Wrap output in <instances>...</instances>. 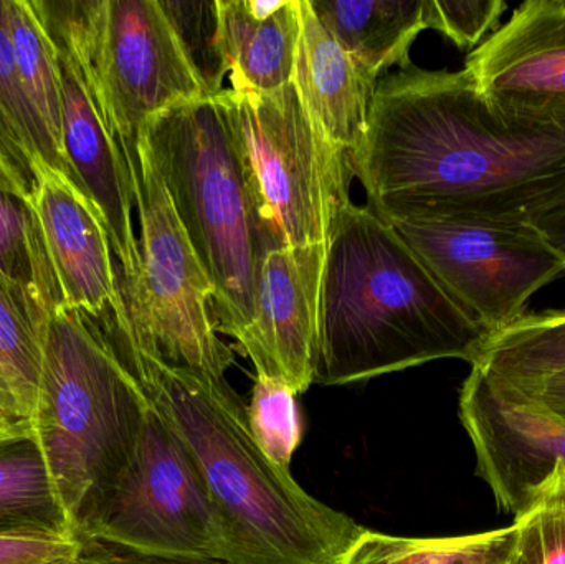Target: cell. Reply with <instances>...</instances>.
Wrapping results in <instances>:
<instances>
[{"label":"cell","instance_id":"obj_1","mask_svg":"<svg viewBox=\"0 0 565 564\" xmlns=\"http://www.w3.org/2000/svg\"><path fill=\"white\" fill-rule=\"evenodd\" d=\"M384 222L470 219L540 227L565 211V129L510 125L467 70L414 63L377 82L349 158Z\"/></svg>","mask_w":565,"mask_h":564},{"label":"cell","instance_id":"obj_2","mask_svg":"<svg viewBox=\"0 0 565 564\" xmlns=\"http://www.w3.org/2000/svg\"><path fill=\"white\" fill-rule=\"evenodd\" d=\"M109 334V333H108ZM149 406L198 462L227 532L234 564H338L359 526L301 489L258 447L247 406L227 380L171 366L109 334Z\"/></svg>","mask_w":565,"mask_h":564},{"label":"cell","instance_id":"obj_3","mask_svg":"<svg viewBox=\"0 0 565 564\" xmlns=\"http://www.w3.org/2000/svg\"><path fill=\"white\" fill-rule=\"evenodd\" d=\"M490 334L392 225L351 201L326 244L315 383L344 386L438 360L473 366Z\"/></svg>","mask_w":565,"mask_h":564},{"label":"cell","instance_id":"obj_4","mask_svg":"<svg viewBox=\"0 0 565 564\" xmlns=\"http://www.w3.org/2000/svg\"><path fill=\"white\" fill-rule=\"evenodd\" d=\"M32 305L43 341L33 433L79 536L128 466L149 404L98 321L52 290Z\"/></svg>","mask_w":565,"mask_h":564},{"label":"cell","instance_id":"obj_5","mask_svg":"<svg viewBox=\"0 0 565 564\" xmlns=\"http://www.w3.org/2000/svg\"><path fill=\"white\" fill-rule=\"evenodd\" d=\"M175 215L212 284L218 334L238 347L257 317L265 228L241 145L215 96L172 106L142 129Z\"/></svg>","mask_w":565,"mask_h":564},{"label":"cell","instance_id":"obj_6","mask_svg":"<svg viewBox=\"0 0 565 564\" xmlns=\"http://www.w3.org/2000/svg\"><path fill=\"white\" fill-rule=\"evenodd\" d=\"M56 45L65 50L105 109L138 168L142 129L172 106L209 96L159 0L40 2Z\"/></svg>","mask_w":565,"mask_h":564},{"label":"cell","instance_id":"obj_7","mask_svg":"<svg viewBox=\"0 0 565 564\" xmlns=\"http://www.w3.org/2000/svg\"><path fill=\"white\" fill-rule=\"evenodd\" d=\"M215 98L241 145L275 247L328 244L354 175L348 156L319 131L292 82L274 93L224 88Z\"/></svg>","mask_w":565,"mask_h":564},{"label":"cell","instance_id":"obj_8","mask_svg":"<svg viewBox=\"0 0 565 564\" xmlns=\"http://www.w3.org/2000/svg\"><path fill=\"white\" fill-rule=\"evenodd\" d=\"M132 185L141 227V277L135 287H121L128 318L108 321L105 328L171 366L225 380L234 353L215 327L211 280L175 215L142 132Z\"/></svg>","mask_w":565,"mask_h":564},{"label":"cell","instance_id":"obj_9","mask_svg":"<svg viewBox=\"0 0 565 564\" xmlns=\"http://www.w3.org/2000/svg\"><path fill=\"white\" fill-rule=\"evenodd\" d=\"M78 539L146 555L232 563L227 532L198 462L151 406L128 466Z\"/></svg>","mask_w":565,"mask_h":564},{"label":"cell","instance_id":"obj_10","mask_svg":"<svg viewBox=\"0 0 565 564\" xmlns=\"http://www.w3.org/2000/svg\"><path fill=\"white\" fill-rule=\"evenodd\" d=\"M387 224L490 337L520 321L533 295L565 272L563 258L533 225L447 217Z\"/></svg>","mask_w":565,"mask_h":564},{"label":"cell","instance_id":"obj_11","mask_svg":"<svg viewBox=\"0 0 565 564\" xmlns=\"http://www.w3.org/2000/svg\"><path fill=\"white\" fill-rule=\"evenodd\" d=\"M460 419L477 454V473L501 512L526 515L537 490L565 466V421L471 366Z\"/></svg>","mask_w":565,"mask_h":564},{"label":"cell","instance_id":"obj_12","mask_svg":"<svg viewBox=\"0 0 565 564\" xmlns=\"http://www.w3.org/2000/svg\"><path fill=\"white\" fill-rule=\"evenodd\" d=\"M29 171L25 201L56 301L98 323L126 313L111 241L98 207L70 172L43 156L30 159Z\"/></svg>","mask_w":565,"mask_h":564},{"label":"cell","instance_id":"obj_13","mask_svg":"<svg viewBox=\"0 0 565 564\" xmlns=\"http://www.w3.org/2000/svg\"><path fill=\"white\" fill-rule=\"evenodd\" d=\"M465 70L510 125L565 129V0L521 3Z\"/></svg>","mask_w":565,"mask_h":564},{"label":"cell","instance_id":"obj_14","mask_svg":"<svg viewBox=\"0 0 565 564\" xmlns=\"http://www.w3.org/2000/svg\"><path fill=\"white\" fill-rule=\"evenodd\" d=\"M324 257L326 245L277 247L264 255L257 317L241 347L257 376L281 380L295 394L315 383Z\"/></svg>","mask_w":565,"mask_h":564},{"label":"cell","instance_id":"obj_15","mask_svg":"<svg viewBox=\"0 0 565 564\" xmlns=\"http://www.w3.org/2000/svg\"><path fill=\"white\" fill-rule=\"evenodd\" d=\"M292 85L319 131L351 158L364 141L375 86L322 25L309 0H299Z\"/></svg>","mask_w":565,"mask_h":564},{"label":"cell","instance_id":"obj_16","mask_svg":"<svg viewBox=\"0 0 565 564\" xmlns=\"http://www.w3.org/2000/svg\"><path fill=\"white\" fill-rule=\"evenodd\" d=\"M231 88L274 93L292 82L299 0H217Z\"/></svg>","mask_w":565,"mask_h":564},{"label":"cell","instance_id":"obj_17","mask_svg":"<svg viewBox=\"0 0 565 564\" xmlns=\"http://www.w3.org/2000/svg\"><path fill=\"white\" fill-rule=\"evenodd\" d=\"M371 85L392 66L411 65L415 40L428 29V0H309Z\"/></svg>","mask_w":565,"mask_h":564},{"label":"cell","instance_id":"obj_18","mask_svg":"<svg viewBox=\"0 0 565 564\" xmlns=\"http://www.w3.org/2000/svg\"><path fill=\"white\" fill-rule=\"evenodd\" d=\"M0 535L78 539L35 433L0 440Z\"/></svg>","mask_w":565,"mask_h":564},{"label":"cell","instance_id":"obj_19","mask_svg":"<svg viewBox=\"0 0 565 564\" xmlns=\"http://www.w3.org/2000/svg\"><path fill=\"white\" fill-rule=\"evenodd\" d=\"M521 522L475 535L395 536L361 529L338 564H514L521 546Z\"/></svg>","mask_w":565,"mask_h":564},{"label":"cell","instance_id":"obj_20","mask_svg":"<svg viewBox=\"0 0 565 564\" xmlns=\"http://www.w3.org/2000/svg\"><path fill=\"white\" fill-rule=\"evenodd\" d=\"M3 9L23 92L60 162L72 174L63 148L62 82L55 39L40 2L3 0Z\"/></svg>","mask_w":565,"mask_h":564},{"label":"cell","instance_id":"obj_21","mask_svg":"<svg viewBox=\"0 0 565 564\" xmlns=\"http://www.w3.org/2000/svg\"><path fill=\"white\" fill-rule=\"evenodd\" d=\"M43 341L29 298L0 275V407L17 423H32L42 386Z\"/></svg>","mask_w":565,"mask_h":564},{"label":"cell","instance_id":"obj_22","mask_svg":"<svg viewBox=\"0 0 565 564\" xmlns=\"http://www.w3.org/2000/svg\"><path fill=\"white\" fill-rule=\"evenodd\" d=\"M565 364V310L526 313L488 341L473 366L491 376L540 373Z\"/></svg>","mask_w":565,"mask_h":564},{"label":"cell","instance_id":"obj_23","mask_svg":"<svg viewBox=\"0 0 565 564\" xmlns=\"http://www.w3.org/2000/svg\"><path fill=\"white\" fill-rule=\"evenodd\" d=\"M209 96L224 89L228 66L221 46L217 0H159Z\"/></svg>","mask_w":565,"mask_h":564},{"label":"cell","instance_id":"obj_24","mask_svg":"<svg viewBox=\"0 0 565 564\" xmlns=\"http://www.w3.org/2000/svg\"><path fill=\"white\" fill-rule=\"evenodd\" d=\"M0 123L26 166L30 159L43 156L46 161L65 171L45 128L23 92L3 0H0Z\"/></svg>","mask_w":565,"mask_h":564},{"label":"cell","instance_id":"obj_25","mask_svg":"<svg viewBox=\"0 0 565 564\" xmlns=\"http://www.w3.org/2000/svg\"><path fill=\"white\" fill-rule=\"evenodd\" d=\"M247 414L258 447L271 462L289 470L301 443L296 394L281 380L257 376Z\"/></svg>","mask_w":565,"mask_h":564},{"label":"cell","instance_id":"obj_26","mask_svg":"<svg viewBox=\"0 0 565 564\" xmlns=\"http://www.w3.org/2000/svg\"><path fill=\"white\" fill-rule=\"evenodd\" d=\"M39 238L25 199L0 185V275L32 304Z\"/></svg>","mask_w":565,"mask_h":564},{"label":"cell","instance_id":"obj_27","mask_svg":"<svg viewBox=\"0 0 565 564\" xmlns=\"http://www.w3.org/2000/svg\"><path fill=\"white\" fill-rule=\"evenodd\" d=\"M507 10L503 0H428V29L473 52L500 29Z\"/></svg>","mask_w":565,"mask_h":564},{"label":"cell","instance_id":"obj_28","mask_svg":"<svg viewBox=\"0 0 565 564\" xmlns=\"http://www.w3.org/2000/svg\"><path fill=\"white\" fill-rule=\"evenodd\" d=\"M536 522L541 564H565V466L537 490L530 510Z\"/></svg>","mask_w":565,"mask_h":564},{"label":"cell","instance_id":"obj_29","mask_svg":"<svg viewBox=\"0 0 565 564\" xmlns=\"http://www.w3.org/2000/svg\"><path fill=\"white\" fill-rule=\"evenodd\" d=\"M79 553V539L0 535V564H78Z\"/></svg>","mask_w":565,"mask_h":564},{"label":"cell","instance_id":"obj_30","mask_svg":"<svg viewBox=\"0 0 565 564\" xmlns=\"http://www.w3.org/2000/svg\"><path fill=\"white\" fill-rule=\"evenodd\" d=\"M491 377L565 421V364L540 373Z\"/></svg>","mask_w":565,"mask_h":564},{"label":"cell","instance_id":"obj_31","mask_svg":"<svg viewBox=\"0 0 565 564\" xmlns=\"http://www.w3.org/2000/svg\"><path fill=\"white\" fill-rule=\"evenodd\" d=\"M78 564H234L222 560L179 558V556H156L132 552L103 540H82Z\"/></svg>","mask_w":565,"mask_h":564},{"label":"cell","instance_id":"obj_32","mask_svg":"<svg viewBox=\"0 0 565 564\" xmlns=\"http://www.w3.org/2000/svg\"><path fill=\"white\" fill-rule=\"evenodd\" d=\"M0 185L19 198L26 199L30 191V171L0 123Z\"/></svg>","mask_w":565,"mask_h":564},{"label":"cell","instance_id":"obj_33","mask_svg":"<svg viewBox=\"0 0 565 564\" xmlns=\"http://www.w3.org/2000/svg\"><path fill=\"white\" fill-rule=\"evenodd\" d=\"M521 522V546L514 564H541L540 540H537L536 522L533 513L520 517Z\"/></svg>","mask_w":565,"mask_h":564},{"label":"cell","instance_id":"obj_34","mask_svg":"<svg viewBox=\"0 0 565 564\" xmlns=\"http://www.w3.org/2000/svg\"><path fill=\"white\" fill-rule=\"evenodd\" d=\"M565 264V211L537 227Z\"/></svg>","mask_w":565,"mask_h":564},{"label":"cell","instance_id":"obj_35","mask_svg":"<svg viewBox=\"0 0 565 564\" xmlns=\"http://www.w3.org/2000/svg\"><path fill=\"white\" fill-rule=\"evenodd\" d=\"M32 433V423H17L0 407V440L15 439Z\"/></svg>","mask_w":565,"mask_h":564}]
</instances>
